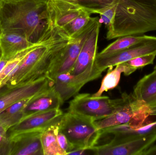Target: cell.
Instances as JSON below:
<instances>
[{"mask_svg":"<svg viewBox=\"0 0 156 155\" xmlns=\"http://www.w3.org/2000/svg\"><path fill=\"white\" fill-rule=\"evenodd\" d=\"M52 25L47 2L0 0V33H16L31 42L37 43Z\"/></svg>","mask_w":156,"mask_h":155,"instance_id":"cell-1","label":"cell"},{"mask_svg":"<svg viewBox=\"0 0 156 155\" xmlns=\"http://www.w3.org/2000/svg\"><path fill=\"white\" fill-rule=\"evenodd\" d=\"M116 1L114 18L107 28V39L156 31V0Z\"/></svg>","mask_w":156,"mask_h":155,"instance_id":"cell-2","label":"cell"},{"mask_svg":"<svg viewBox=\"0 0 156 155\" xmlns=\"http://www.w3.org/2000/svg\"><path fill=\"white\" fill-rule=\"evenodd\" d=\"M59 130L73 146L74 149H91L97 144L101 136L94 122L68 112L58 121Z\"/></svg>","mask_w":156,"mask_h":155,"instance_id":"cell-3","label":"cell"},{"mask_svg":"<svg viewBox=\"0 0 156 155\" xmlns=\"http://www.w3.org/2000/svg\"><path fill=\"white\" fill-rule=\"evenodd\" d=\"M127 93L122 97L110 99L107 96H94L88 93L76 95L69 103L68 112L95 122L104 119L113 113L123 105Z\"/></svg>","mask_w":156,"mask_h":155,"instance_id":"cell-4","label":"cell"},{"mask_svg":"<svg viewBox=\"0 0 156 155\" xmlns=\"http://www.w3.org/2000/svg\"><path fill=\"white\" fill-rule=\"evenodd\" d=\"M151 111L144 103L135 98L133 93L126 95L125 102L110 116L94 122L99 130L120 125L129 123L140 126L148 120Z\"/></svg>","mask_w":156,"mask_h":155,"instance_id":"cell-5","label":"cell"},{"mask_svg":"<svg viewBox=\"0 0 156 155\" xmlns=\"http://www.w3.org/2000/svg\"><path fill=\"white\" fill-rule=\"evenodd\" d=\"M99 21L98 17H92L90 22L82 32L76 38L71 39L68 44L55 58L46 77L54 82L58 75L72 70L84 42Z\"/></svg>","mask_w":156,"mask_h":155,"instance_id":"cell-6","label":"cell"},{"mask_svg":"<svg viewBox=\"0 0 156 155\" xmlns=\"http://www.w3.org/2000/svg\"><path fill=\"white\" fill-rule=\"evenodd\" d=\"M53 84V81L43 76L12 87L5 85L0 89V113L19 101L40 94Z\"/></svg>","mask_w":156,"mask_h":155,"instance_id":"cell-7","label":"cell"},{"mask_svg":"<svg viewBox=\"0 0 156 155\" xmlns=\"http://www.w3.org/2000/svg\"><path fill=\"white\" fill-rule=\"evenodd\" d=\"M102 72L94 63L79 74H72L68 72L58 75L55 78L53 86L65 102L76 95L82 87L88 82L100 77Z\"/></svg>","mask_w":156,"mask_h":155,"instance_id":"cell-8","label":"cell"},{"mask_svg":"<svg viewBox=\"0 0 156 155\" xmlns=\"http://www.w3.org/2000/svg\"><path fill=\"white\" fill-rule=\"evenodd\" d=\"M156 141V134L132 140L113 138L109 143L92 147L94 155H144Z\"/></svg>","mask_w":156,"mask_h":155,"instance_id":"cell-9","label":"cell"},{"mask_svg":"<svg viewBox=\"0 0 156 155\" xmlns=\"http://www.w3.org/2000/svg\"><path fill=\"white\" fill-rule=\"evenodd\" d=\"M152 53L156 54V36L111 55L96 56L94 63L97 68L103 72L107 68L113 67L141 56Z\"/></svg>","mask_w":156,"mask_h":155,"instance_id":"cell-10","label":"cell"},{"mask_svg":"<svg viewBox=\"0 0 156 155\" xmlns=\"http://www.w3.org/2000/svg\"><path fill=\"white\" fill-rule=\"evenodd\" d=\"M63 114L59 108L31 116L9 128L7 131L8 138L10 140L20 134L44 131L57 122Z\"/></svg>","mask_w":156,"mask_h":155,"instance_id":"cell-11","label":"cell"},{"mask_svg":"<svg viewBox=\"0 0 156 155\" xmlns=\"http://www.w3.org/2000/svg\"><path fill=\"white\" fill-rule=\"evenodd\" d=\"M47 4L49 18L55 25L61 29L69 24L85 10L76 4L68 1L49 0L47 1Z\"/></svg>","mask_w":156,"mask_h":155,"instance_id":"cell-12","label":"cell"},{"mask_svg":"<svg viewBox=\"0 0 156 155\" xmlns=\"http://www.w3.org/2000/svg\"><path fill=\"white\" fill-rule=\"evenodd\" d=\"M64 103L52 85L32 98L23 111L21 121L36 114L59 108Z\"/></svg>","mask_w":156,"mask_h":155,"instance_id":"cell-13","label":"cell"},{"mask_svg":"<svg viewBox=\"0 0 156 155\" xmlns=\"http://www.w3.org/2000/svg\"><path fill=\"white\" fill-rule=\"evenodd\" d=\"M101 25L99 21L84 42L76 63L70 72L72 74H79L94 63L97 54Z\"/></svg>","mask_w":156,"mask_h":155,"instance_id":"cell-14","label":"cell"},{"mask_svg":"<svg viewBox=\"0 0 156 155\" xmlns=\"http://www.w3.org/2000/svg\"><path fill=\"white\" fill-rule=\"evenodd\" d=\"M43 131L23 133L11 138L9 155H44L40 138Z\"/></svg>","mask_w":156,"mask_h":155,"instance_id":"cell-15","label":"cell"},{"mask_svg":"<svg viewBox=\"0 0 156 155\" xmlns=\"http://www.w3.org/2000/svg\"><path fill=\"white\" fill-rule=\"evenodd\" d=\"M102 135L110 134L114 139L132 140L156 134V121L147 120L140 126H134L130 124L120 125L101 130Z\"/></svg>","mask_w":156,"mask_h":155,"instance_id":"cell-16","label":"cell"},{"mask_svg":"<svg viewBox=\"0 0 156 155\" xmlns=\"http://www.w3.org/2000/svg\"><path fill=\"white\" fill-rule=\"evenodd\" d=\"M133 94L148 106L151 116H156V71L144 76L137 82Z\"/></svg>","mask_w":156,"mask_h":155,"instance_id":"cell-17","label":"cell"},{"mask_svg":"<svg viewBox=\"0 0 156 155\" xmlns=\"http://www.w3.org/2000/svg\"><path fill=\"white\" fill-rule=\"evenodd\" d=\"M36 44L19 34L0 33V57L9 61L21 51Z\"/></svg>","mask_w":156,"mask_h":155,"instance_id":"cell-18","label":"cell"},{"mask_svg":"<svg viewBox=\"0 0 156 155\" xmlns=\"http://www.w3.org/2000/svg\"><path fill=\"white\" fill-rule=\"evenodd\" d=\"M136 69L129 65L126 62L119 64L112 67H109V70L101 82V87L98 92L92 94L93 96H101L103 93L115 88L119 84L121 74L123 73L125 75L129 76L136 71Z\"/></svg>","mask_w":156,"mask_h":155,"instance_id":"cell-19","label":"cell"},{"mask_svg":"<svg viewBox=\"0 0 156 155\" xmlns=\"http://www.w3.org/2000/svg\"><path fill=\"white\" fill-rule=\"evenodd\" d=\"M58 121L41 133L40 138L44 155H66L59 146L57 138Z\"/></svg>","mask_w":156,"mask_h":155,"instance_id":"cell-20","label":"cell"},{"mask_svg":"<svg viewBox=\"0 0 156 155\" xmlns=\"http://www.w3.org/2000/svg\"><path fill=\"white\" fill-rule=\"evenodd\" d=\"M154 36L147 35H126L119 37L116 41L106 46L101 52L97 53L99 57L107 56L125 50L138 43L151 39Z\"/></svg>","mask_w":156,"mask_h":155,"instance_id":"cell-21","label":"cell"},{"mask_svg":"<svg viewBox=\"0 0 156 155\" xmlns=\"http://www.w3.org/2000/svg\"><path fill=\"white\" fill-rule=\"evenodd\" d=\"M34 96L19 101L3 111L0 113V126L9 129L19 123L23 117L24 109Z\"/></svg>","mask_w":156,"mask_h":155,"instance_id":"cell-22","label":"cell"},{"mask_svg":"<svg viewBox=\"0 0 156 155\" xmlns=\"http://www.w3.org/2000/svg\"><path fill=\"white\" fill-rule=\"evenodd\" d=\"M37 43L24 49L18 53L15 56L9 60L0 72V89L5 85L12 76V73L16 66L23 60L24 58L33 49L39 45L44 39L45 36Z\"/></svg>","mask_w":156,"mask_h":155,"instance_id":"cell-23","label":"cell"},{"mask_svg":"<svg viewBox=\"0 0 156 155\" xmlns=\"http://www.w3.org/2000/svg\"><path fill=\"white\" fill-rule=\"evenodd\" d=\"M90 15L89 12L84 10L69 24L65 26L63 30L71 39L76 38L90 22L92 19Z\"/></svg>","mask_w":156,"mask_h":155,"instance_id":"cell-24","label":"cell"},{"mask_svg":"<svg viewBox=\"0 0 156 155\" xmlns=\"http://www.w3.org/2000/svg\"><path fill=\"white\" fill-rule=\"evenodd\" d=\"M47 2L49 0H44ZM74 3L92 14H99L112 5L115 0H63Z\"/></svg>","mask_w":156,"mask_h":155,"instance_id":"cell-25","label":"cell"},{"mask_svg":"<svg viewBox=\"0 0 156 155\" xmlns=\"http://www.w3.org/2000/svg\"><path fill=\"white\" fill-rule=\"evenodd\" d=\"M156 56V54L154 53L144 55L136 57L126 62L137 70L148 65L153 64Z\"/></svg>","mask_w":156,"mask_h":155,"instance_id":"cell-26","label":"cell"},{"mask_svg":"<svg viewBox=\"0 0 156 155\" xmlns=\"http://www.w3.org/2000/svg\"><path fill=\"white\" fill-rule=\"evenodd\" d=\"M116 5V0H115V2L112 5L103 10L99 14L101 16V20L107 28L110 27L112 23L115 15Z\"/></svg>","mask_w":156,"mask_h":155,"instance_id":"cell-27","label":"cell"},{"mask_svg":"<svg viewBox=\"0 0 156 155\" xmlns=\"http://www.w3.org/2000/svg\"><path fill=\"white\" fill-rule=\"evenodd\" d=\"M8 129L0 126V155H9L11 141L7 136Z\"/></svg>","mask_w":156,"mask_h":155,"instance_id":"cell-28","label":"cell"},{"mask_svg":"<svg viewBox=\"0 0 156 155\" xmlns=\"http://www.w3.org/2000/svg\"><path fill=\"white\" fill-rule=\"evenodd\" d=\"M57 138L59 146L65 152L66 155H69L70 152L74 150V147L70 143L65 135L59 130V127L57 133Z\"/></svg>","mask_w":156,"mask_h":155,"instance_id":"cell-29","label":"cell"},{"mask_svg":"<svg viewBox=\"0 0 156 155\" xmlns=\"http://www.w3.org/2000/svg\"><path fill=\"white\" fill-rule=\"evenodd\" d=\"M156 155V145H153L145 152L144 155Z\"/></svg>","mask_w":156,"mask_h":155,"instance_id":"cell-30","label":"cell"},{"mask_svg":"<svg viewBox=\"0 0 156 155\" xmlns=\"http://www.w3.org/2000/svg\"><path fill=\"white\" fill-rule=\"evenodd\" d=\"M8 61L7 60H5V59H2V58L0 57V72L4 67L6 65V63Z\"/></svg>","mask_w":156,"mask_h":155,"instance_id":"cell-31","label":"cell"},{"mask_svg":"<svg viewBox=\"0 0 156 155\" xmlns=\"http://www.w3.org/2000/svg\"><path fill=\"white\" fill-rule=\"evenodd\" d=\"M155 70V71H156V65L155 66H154V70Z\"/></svg>","mask_w":156,"mask_h":155,"instance_id":"cell-32","label":"cell"}]
</instances>
